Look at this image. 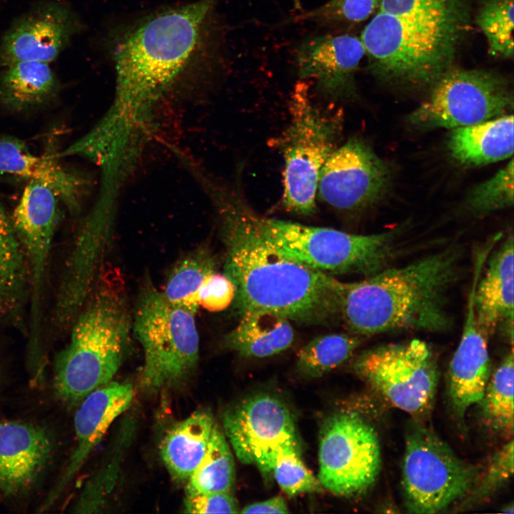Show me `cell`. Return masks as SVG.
<instances>
[{"mask_svg": "<svg viewBox=\"0 0 514 514\" xmlns=\"http://www.w3.org/2000/svg\"><path fill=\"white\" fill-rule=\"evenodd\" d=\"M353 370L392 405L420 417L432 408L438 381L436 359L425 341L412 339L363 352Z\"/></svg>", "mask_w": 514, "mask_h": 514, "instance_id": "cell-10", "label": "cell"}, {"mask_svg": "<svg viewBox=\"0 0 514 514\" xmlns=\"http://www.w3.org/2000/svg\"><path fill=\"white\" fill-rule=\"evenodd\" d=\"M223 426L238 459L255 465L265 475L272 474L279 448L298 441L292 415L285 404L270 395H256L230 407Z\"/></svg>", "mask_w": 514, "mask_h": 514, "instance_id": "cell-13", "label": "cell"}, {"mask_svg": "<svg viewBox=\"0 0 514 514\" xmlns=\"http://www.w3.org/2000/svg\"><path fill=\"white\" fill-rule=\"evenodd\" d=\"M215 425L209 412L198 410L166 433L160 453L173 479L187 482L206 454Z\"/></svg>", "mask_w": 514, "mask_h": 514, "instance_id": "cell-24", "label": "cell"}, {"mask_svg": "<svg viewBox=\"0 0 514 514\" xmlns=\"http://www.w3.org/2000/svg\"><path fill=\"white\" fill-rule=\"evenodd\" d=\"M133 388L130 383L110 381L89 393L74 416L76 443L68 465L49 493L41 509L49 508L76 477L113 422L130 406Z\"/></svg>", "mask_w": 514, "mask_h": 514, "instance_id": "cell-18", "label": "cell"}, {"mask_svg": "<svg viewBox=\"0 0 514 514\" xmlns=\"http://www.w3.org/2000/svg\"><path fill=\"white\" fill-rule=\"evenodd\" d=\"M239 323L224 338L226 346L247 358L269 357L288 349L294 341L291 321L266 312L240 316Z\"/></svg>", "mask_w": 514, "mask_h": 514, "instance_id": "cell-25", "label": "cell"}, {"mask_svg": "<svg viewBox=\"0 0 514 514\" xmlns=\"http://www.w3.org/2000/svg\"><path fill=\"white\" fill-rule=\"evenodd\" d=\"M476 23L495 57L513 56V0H481Z\"/></svg>", "mask_w": 514, "mask_h": 514, "instance_id": "cell-32", "label": "cell"}, {"mask_svg": "<svg viewBox=\"0 0 514 514\" xmlns=\"http://www.w3.org/2000/svg\"><path fill=\"white\" fill-rule=\"evenodd\" d=\"M364 56L361 39L348 34L310 37L296 51L299 76L334 100L355 96L356 74Z\"/></svg>", "mask_w": 514, "mask_h": 514, "instance_id": "cell-17", "label": "cell"}, {"mask_svg": "<svg viewBox=\"0 0 514 514\" xmlns=\"http://www.w3.org/2000/svg\"><path fill=\"white\" fill-rule=\"evenodd\" d=\"M462 251L450 246L400 267L344 283L340 318L351 333L369 336L452 326L449 293L460 273Z\"/></svg>", "mask_w": 514, "mask_h": 514, "instance_id": "cell-4", "label": "cell"}, {"mask_svg": "<svg viewBox=\"0 0 514 514\" xmlns=\"http://www.w3.org/2000/svg\"><path fill=\"white\" fill-rule=\"evenodd\" d=\"M71 326L69 343L54 366L55 393L67 404L111 381L125 357L131 324L117 274L101 278Z\"/></svg>", "mask_w": 514, "mask_h": 514, "instance_id": "cell-5", "label": "cell"}, {"mask_svg": "<svg viewBox=\"0 0 514 514\" xmlns=\"http://www.w3.org/2000/svg\"><path fill=\"white\" fill-rule=\"evenodd\" d=\"M318 462V480L323 488L340 496L363 493L381 469L376 433L356 413L332 415L321 428Z\"/></svg>", "mask_w": 514, "mask_h": 514, "instance_id": "cell-12", "label": "cell"}, {"mask_svg": "<svg viewBox=\"0 0 514 514\" xmlns=\"http://www.w3.org/2000/svg\"><path fill=\"white\" fill-rule=\"evenodd\" d=\"M361 343V336L351 333L317 336L298 351L296 368L303 376L321 377L344 363Z\"/></svg>", "mask_w": 514, "mask_h": 514, "instance_id": "cell-31", "label": "cell"}, {"mask_svg": "<svg viewBox=\"0 0 514 514\" xmlns=\"http://www.w3.org/2000/svg\"><path fill=\"white\" fill-rule=\"evenodd\" d=\"M478 469L460 458L436 434L420 425L406 435L402 483L408 512L435 513L465 497Z\"/></svg>", "mask_w": 514, "mask_h": 514, "instance_id": "cell-9", "label": "cell"}, {"mask_svg": "<svg viewBox=\"0 0 514 514\" xmlns=\"http://www.w3.org/2000/svg\"><path fill=\"white\" fill-rule=\"evenodd\" d=\"M409 116L419 128H455L508 114L513 98L508 81L491 71L450 69Z\"/></svg>", "mask_w": 514, "mask_h": 514, "instance_id": "cell-11", "label": "cell"}, {"mask_svg": "<svg viewBox=\"0 0 514 514\" xmlns=\"http://www.w3.org/2000/svg\"><path fill=\"white\" fill-rule=\"evenodd\" d=\"M513 236L510 234L490 256L474 290L477 323L488 338L497 328L513 343Z\"/></svg>", "mask_w": 514, "mask_h": 514, "instance_id": "cell-21", "label": "cell"}, {"mask_svg": "<svg viewBox=\"0 0 514 514\" xmlns=\"http://www.w3.org/2000/svg\"><path fill=\"white\" fill-rule=\"evenodd\" d=\"M381 0H328L296 16V20L337 25L361 23L377 11Z\"/></svg>", "mask_w": 514, "mask_h": 514, "instance_id": "cell-35", "label": "cell"}, {"mask_svg": "<svg viewBox=\"0 0 514 514\" xmlns=\"http://www.w3.org/2000/svg\"><path fill=\"white\" fill-rule=\"evenodd\" d=\"M390 179L386 162L364 141L352 138L336 147L325 162L317 195L338 210H359L381 198Z\"/></svg>", "mask_w": 514, "mask_h": 514, "instance_id": "cell-14", "label": "cell"}, {"mask_svg": "<svg viewBox=\"0 0 514 514\" xmlns=\"http://www.w3.org/2000/svg\"><path fill=\"white\" fill-rule=\"evenodd\" d=\"M248 213L259 234L277 251L326 274L368 276L387 268L400 251L395 229L354 234L266 217L250 205Z\"/></svg>", "mask_w": 514, "mask_h": 514, "instance_id": "cell-6", "label": "cell"}, {"mask_svg": "<svg viewBox=\"0 0 514 514\" xmlns=\"http://www.w3.org/2000/svg\"><path fill=\"white\" fill-rule=\"evenodd\" d=\"M184 512L188 513H236L238 506L231 493L186 495Z\"/></svg>", "mask_w": 514, "mask_h": 514, "instance_id": "cell-38", "label": "cell"}, {"mask_svg": "<svg viewBox=\"0 0 514 514\" xmlns=\"http://www.w3.org/2000/svg\"><path fill=\"white\" fill-rule=\"evenodd\" d=\"M468 206L476 214H486L513 204V161L470 193Z\"/></svg>", "mask_w": 514, "mask_h": 514, "instance_id": "cell-34", "label": "cell"}, {"mask_svg": "<svg viewBox=\"0 0 514 514\" xmlns=\"http://www.w3.org/2000/svg\"><path fill=\"white\" fill-rule=\"evenodd\" d=\"M234 482L233 456L216 425L206 454L186 482V493H231Z\"/></svg>", "mask_w": 514, "mask_h": 514, "instance_id": "cell-28", "label": "cell"}, {"mask_svg": "<svg viewBox=\"0 0 514 514\" xmlns=\"http://www.w3.org/2000/svg\"><path fill=\"white\" fill-rule=\"evenodd\" d=\"M235 286L226 274L216 272L208 276L197 293V303L210 311H220L228 307L235 298Z\"/></svg>", "mask_w": 514, "mask_h": 514, "instance_id": "cell-37", "label": "cell"}, {"mask_svg": "<svg viewBox=\"0 0 514 514\" xmlns=\"http://www.w3.org/2000/svg\"><path fill=\"white\" fill-rule=\"evenodd\" d=\"M200 182L215 206L225 246L224 271L240 316L266 312L302 324L340 318L344 283L277 251L257 231L238 188L207 176Z\"/></svg>", "mask_w": 514, "mask_h": 514, "instance_id": "cell-1", "label": "cell"}, {"mask_svg": "<svg viewBox=\"0 0 514 514\" xmlns=\"http://www.w3.org/2000/svg\"><path fill=\"white\" fill-rule=\"evenodd\" d=\"M60 199L48 186L30 181L11 223L25 256L31 287V330L41 331L42 300L51 243L59 219Z\"/></svg>", "mask_w": 514, "mask_h": 514, "instance_id": "cell-15", "label": "cell"}, {"mask_svg": "<svg viewBox=\"0 0 514 514\" xmlns=\"http://www.w3.org/2000/svg\"><path fill=\"white\" fill-rule=\"evenodd\" d=\"M4 68L0 75V102L13 111L40 107L59 91V81L49 64L24 61Z\"/></svg>", "mask_w": 514, "mask_h": 514, "instance_id": "cell-26", "label": "cell"}, {"mask_svg": "<svg viewBox=\"0 0 514 514\" xmlns=\"http://www.w3.org/2000/svg\"><path fill=\"white\" fill-rule=\"evenodd\" d=\"M216 272L211 252L199 246L180 258L172 268L162 291L171 303L196 313L197 293L206 278Z\"/></svg>", "mask_w": 514, "mask_h": 514, "instance_id": "cell-29", "label": "cell"}, {"mask_svg": "<svg viewBox=\"0 0 514 514\" xmlns=\"http://www.w3.org/2000/svg\"><path fill=\"white\" fill-rule=\"evenodd\" d=\"M300 451L299 441L286 443L279 448L272 468L275 480L291 496L321 492L323 487L306 467Z\"/></svg>", "mask_w": 514, "mask_h": 514, "instance_id": "cell-33", "label": "cell"}, {"mask_svg": "<svg viewBox=\"0 0 514 514\" xmlns=\"http://www.w3.org/2000/svg\"><path fill=\"white\" fill-rule=\"evenodd\" d=\"M218 0H196L152 14L128 29L114 51V106L104 119L118 129L138 118L185 71L202 44Z\"/></svg>", "mask_w": 514, "mask_h": 514, "instance_id": "cell-3", "label": "cell"}, {"mask_svg": "<svg viewBox=\"0 0 514 514\" xmlns=\"http://www.w3.org/2000/svg\"><path fill=\"white\" fill-rule=\"evenodd\" d=\"M513 473V441L510 440L498 450L485 469L479 475L464 500L466 505L485 500L508 481Z\"/></svg>", "mask_w": 514, "mask_h": 514, "instance_id": "cell-36", "label": "cell"}, {"mask_svg": "<svg viewBox=\"0 0 514 514\" xmlns=\"http://www.w3.org/2000/svg\"><path fill=\"white\" fill-rule=\"evenodd\" d=\"M306 81L298 82L290 98V121L278 139L284 166L282 202L288 211L311 215L316 211L321 171L342 128V114L314 101Z\"/></svg>", "mask_w": 514, "mask_h": 514, "instance_id": "cell-7", "label": "cell"}, {"mask_svg": "<svg viewBox=\"0 0 514 514\" xmlns=\"http://www.w3.org/2000/svg\"><path fill=\"white\" fill-rule=\"evenodd\" d=\"M58 158L55 154H34L21 140L0 136V173L17 176L48 186L70 211L76 213L90 182L84 176L63 166Z\"/></svg>", "mask_w": 514, "mask_h": 514, "instance_id": "cell-22", "label": "cell"}, {"mask_svg": "<svg viewBox=\"0 0 514 514\" xmlns=\"http://www.w3.org/2000/svg\"><path fill=\"white\" fill-rule=\"evenodd\" d=\"M481 269L475 267L462 335L448 368V394L455 415L462 420L468 409L480 403L490 378L488 337L475 318L474 290Z\"/></svg>", "mask_w": 514, "mask_h": 514, "instance_id": "cell-19", "label": "cell"}, {"mask_svg": "<svg viewBox=\"0 0 514 514\" xmlns=\"http://www.w3.org/2000/svg\"><path fill=\"white\" fill-rule=\"evenodd\" d=\"M81 29L71 9L63 2L43 1L13 22L0 43V66L24 61L49 64Z\"/></svg>", "mask_w": 514, "mask_h": 514, "instance_id": "cell-16", "label": "cell"}, {"mask_svg": "<svg viewBox=\"0 0 514 514\" xmlns=\"http://www.w3.org/2000/svg\"><path fill=\"white\" fill-rule=\"evenodd\" d=\"M513 356L512 348L489 378L480 402L486 425L506 437L513 433Z\"/></svg>", "mask_w": 514, "mask_h": 514, "instance_id": "cell-30", "label": "cell"}, {"mask_svg": "<svg viewBox=\"0 0 514 514\" xmlns=\"http://www.w3.org/2000/svg\"><path fill=\"white\" fill-rule=\"evenodd\" d=\"M240 512L242 513H289V510L283 498L273 497L263 501L249 504Z\"/></svg>", "mask_w": 514, "mask_h": 514, "instance_id": "cell-39", "label": "cell"}, {"mask_svg": "<svg viewBox=\"0 0 514 514\" xmlns=\"http://www.w3.org/2000/svg\"><path fill=\"white\" fill-rule=\"evenodd\" d=\"M196 312L169 301L151 284L138 299L133 331L143 352L141 382L160 389L183 381L196 366L199 336Z\"/></svg>", "mask_w": 514, "mask_h": 514, "instance_id": "cell-8", "label": "cell"}, {"mask_svg": "<svg viewBox=\"0 0 514 514\" xmlns=\"http://www.w3.org/2000/svg\"><path fill=\"white\" fill-rule=\"evenodd\" d=\"M22 246L0 201V315L17 309L28 276Z\"/></svg>", "mask_w": 514, "mask_h": 514, "instance_id": "cell-27", "label": "cell"}, {"mask_svg": "<svg viewBox=\"0 0 514 514\" xmlns=\"http://www.w3.org/2000/svg\"><path fill=\"white\" fill-rule=\"evenodd\" d=\"M467 0H381L361 32L368 69L393 84L433 85L468 31Z\"/></svg>", "mask_w": 514, "mask_h": 514, "instance_id": "cell-2", "label": "cell"}, {"mask_svg": "<svg viewBox=\"0 0 514 514\" xmlns=\"http://www.w3.org/2000/svg\"><path fill=\"white\" fill-rule=\"evenodd\" d=\"M52 449L51 435L44 428L0 423V492L14 495L28 490L45 468Z\"/></svg>", "mask_w": 514, "mask_h": 514, "instance_id": "cell-20", "label": "cell"}, {"mask_svg": "<svg viewBox=\"0 0 514 514\" xmlns=\"http://www.w3.org/2000/svg\"><path fill=\"white\" fill-rule=\"evenodd\" d=\"M513 116L505 114L470 126L453 128L448 147L457 161L482 166L512 156Z\"/></svg>", "mask_w": 514, "mask_h": 514, "instance_id": "cell-23", "label": "cell"}]
</instances>
